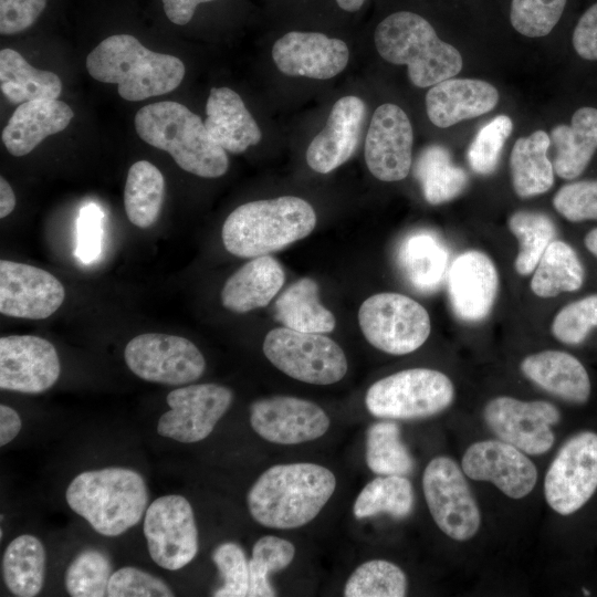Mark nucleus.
<instances>
[{
  "label": "nucleus",
  "instance_id": "nucleus-1",
  "mask_svg": "<svg viewBox=\"0 0 597 597\" xmlns=\"http://www.w3.org/2000/svg\"><path fill=\"white\" fill-rule=\"evenodd\" d=\"M335 488L334 473L320 464H276L253 483L247 502L259 524L270 528H297L318 515Z\"/></svg>",
  "mask_w": 597,
  "mask_h": 597
},
{
  "label": "nucleus",
  "instance_id": "nucleus-2",
  "mask_svg": "<svg viewBox=\"0 0 597 597\" xmlns=\"http://www.w3.org/2000/svg\"><path fill=\"white\" fill-rule=\"evenodd\" d=\"M90 75L103 83L117 84L126 101H143L177 88L185 76L180 59L153 52L129 34L104 39L86 57Z\"/></svg>",
  "mask_w": 597,
  "mask_h": 597
},
{
  "label": "nucleus",
  "instance_id": "nucleus-3",
  "mask_svg": "<svg viewBox=\"0 0 597 597\" xmlns=\"http://www.w3.org/2000/svg\"><path fill=\"white\" fill-rule=\"evenodd\" d=\"M315 226L316 213L302 198L283 196L250 201L227 217L222 242L231 254L253 259L304 239Z\"/></svg>",
  "mask_w": 597,
  "mask_h": 597
},
{
  "label": "nucleus",
  "instance_id": "nucleus-4",
  "mask_svg": "<svg viewBox=\"0 0 597 597\" xmlns=\"http://www.w3.org/2000/svg\"><path fill=\"white\" fill-rule=\"evenodd\" d=\"M135 129L145 143L169 153L187 172L218 178L228 170L226 150L211 138L205 122L178 102H157L139 108Z\"/></svg>",
  "mask_w": 597,
  "mask_h": 597
},
{
  "label": "nucleus",
  "instance_id": "nucleus-5",
  "mask_svg": "<svg viewBox=\"0 0 597 597\" xmlns=\"http://www.w3.org/2000/svg\"><path fill=\"white\" fill-rule=\"evenodd\" d=\"M65 499L97 533L114 537L140 521L148 491L135 470L105 468L77 474L69 484Z\"/></svg>",
  "mask_w": 597,
  "mask_h": 597
},
{
  "label": "nucleus",
  "instance_id": "nucleus-6",
  "mask_svg": "<svg viewBox=\"0 0 597 597\" xmlns=\"http://www.w3.org/2000/svg\"><path fill=\"white\" fill-rule=\"evenodd\" d=\"M374 41L384 60L408 66L409 80L417 87L433 86L462 69L459 51L440 40L432 25L415 12L386 17L377 25Z\"/></svg>",
  "mask_w": 597,
  "mask_h": 597
},
{
  "label": "nucleus",
  "instance_id": "nucleus-7",
  "mask_svg": "<svg viewBox=\"0 0 597 597\" xmlns=\"http://www.w3.org/2000/svg\"><path fill=\"white\" fill-rule=\"evenodd\" d=\"M454 387L443 373L429 368L400 370L374 383L365 404L375 417L384 419H420L448 408Z\"/></svg>",
  "mask_w": 597,
  "mask_h": 597
},
{
  "label": "nucleus",
  "instance_id": "nucleus-8",
  "mask_svg": "<svg viewBox=\"0 0 597 597\" xmlns=\"http://www.w3.org/2000/svg\"><path fill=\"white\" fill-rule=\"evenodd\" d=\"M265 357L285 375L313 385H332L344 378L347 358L339 345L318 333L289 327L270 331L263 342Z\"/></svg>",
  "mask_w": 597,
  "mask_h": 597
},
{
  "label": "nucleus",
  "instance_id": "nucleus-9",
  "mask_svg": "<svg viewBox=\"0 0 597 597\" xmlns=\"http://www.w3.org/2000/svg\"><path fill=\"white\" fill-rule=\"evenodd\" d=\"M358 323L370 345L391 355L417 350L431 332L427 310L413 298L394 292L366 298L358 311Z\"/></svg>",
  "mask_w": 597,
  "mask_h": 597
},
{
  "label": "nucleus",
  "instance_id": "nucleus-10",
  "mask_svg": "<svg viewBox=\"0 0 597 597\" xmlns=\"http://www.w3.org/2000/svg\"><path fill=\"white\" fill-rule=\"evenodd\" d=\"M422 489L430 514L446 535L467 541L476 534L480 511L462 470L451 458L430 460L423 472Z\"/></svg>",
  "mask_w": 597,
  "mask_h": 597
},
{
  "label": "nucleus",
  "instance_id": "nucleus-11",
  "mask_svg": "<svg viewBox=\"0 0 597 597\" xmlns=\"http://www.w3.org/2000/svg\"><path fill=\"white\" fill-rule=\"evenodd\" d=\"M124 356L139 378L171 386L197 380L206 368L205 357L192 342L163 333L135 336L127 343Z\"/></svg>",
  "mask_w": 597,
  "mask_h": 597
},
{
  "label": "nucleus",
  "instance_id": "nucleus-12",
  "mask_svg": "<svg viewBox=\"0 0 597 597\" xmlns=\"http://www.w3.org/2000/svg\"><path fill=\"white\" fill-rule=\"evenodd\" d=\"M597 489V433L579 432L569 438L551 463L544 493L558 514L578 511Z\"/></svg>",
  "mask_w": 597,
  "mask_h": 597
},
{
  "label": "nucleus",
  "instance_id": "nucleus-13",
  "mask_svg": "<svg viewBox=\"0 0 597 597\" xmlns=\"http://www.w3.org/2000/svg\"><path fill=\"white\" fill-rule=\"evenodd\" d=\"M144 535L151 559L165 569H180L198 553V530L191 504L178 494L160 496L149 504Z\"/></svg>",
  "mask_w": 597,
  "mask_h": 597
},
{
  "label": "nucleus",
  "instance_id": "nucleus-14",
  "mask_svg": "<svg viewBox=\"0 0 597 597\" xmlns=\"http://www.w3.org/2000/svg\"><path fill=\"white\" fill-rule=\"evenodd\" d=\"M233 392L218 384H197L171 390L166 401L170 409L157 423V432L182 443L206 439L227 412Z\"/></svg>",
  "mask_w": 597,
  "mask_h": 597
},
{
  "label": "nucleus",
  "instance_id": "nucleus-15",
  "mask_svg": "<svg viewBox=\"0 0 597 597\" xmlns=\"http://www.w3.org/2000/svg\"><path fill=\"white\" fill-rule=\"evenodd\" d=\"M559 419L558 409L543 400L523 401L501 396L484 408V420L500 440L533 455L553 447L555 437L551 426Z\"/></svg>",
  "mask_w": 597,
  "mask_h": 597
},
{
  "label": "nucleus",
  "instance_id": "nucleus-16",
  "mask_svg": "<svg viewBox=\"0 0 597 597\" xmlns=\"http://www.w3.org/2000/svg\"><path fill=\"white\" fill-rule=\"evenodd\" d=\"M252 429L276 444H298L316 440L329 428L327 413L317 404L292 396L255 400L250 407Z\"/></svg>",
  "mask_w": 597,
  "mask_h": 597
},
{
  "label": "nucleus",
  "instance_id": "nucleus-17",
  "mask_svg": "<svg viewBox=\"0 0 597 597\" xmlns=\"http://www.w3.org/2000/svg\"><path fill=\"white\" fill-rule=\"evenodd\" d=\"M61 371L52 343L35 335H9L0 338V388L24 394L50 389Z\"/></svg>",
  "mask_w": 597,
  "mask_h": 597
},
{
  "label": "nucleus",
  "instance_id": "nucleus-18",
  "mask_svg": "<svg viewBox=\"0 0 597 597\" xmlns=\"http://www.w3.org/2000/svg\"><path fill=\"white\" fill-rule=\"evenodd\" d=\"M64 298V286L50 272L25 263L0 261L1 314L43 320L56 312Z\"/></svg>",
  "mask_w": 597,
  "mask_h": 597
},
{
  "label": "nucleus",
  "instance_id": "nucleus-19",
  "mask_svg": "<svg viewBox=\"0 0 597 597\" xmlns=\"http://www.w3.org/2000/svg\"><path fill=\"white\" fill-rule=\"evenodd\" d=\"M413 133L407 114L385 103L373 114L365 140V161L374 177L399 181L411 168Z\"/></svg>",
  "mask_w": 597,
  "mask_h": 597
},
{
  "label": "nucleus",
  "instance_id": "nucleus-20",
  "mask_svg": "<svg viewBox=\"0 0 597 597\" xmlns=\"http://www.w3.org/2000/svg\"><path fill=\"white\" fill-rule=\"evenodd\" d=\"M465 475L489 481L512 499L526 496L535 486L537 470L523 451L503 440L471 444L461 461Z\"/></svg>",
  "mask_w": 597,
  "mask_h": 597
},
{
  "label": "nucleus",
  "instance_id": "nucleus-21",
  "mask_svg": "<svg viewBox=\"0 0 597 597\" xmlns=\"http://www.w3.org/2000/svg\"><path fill=\"white\" fill-rule=\"evenodd\" d=\"M448 296L454 315L476 323L489 316L496 300L499 274L491 258L479 250L459 254L448 270Z\"/></svg>",
  "mask_w": 597,
  "mask_h": 597
},
{
  "label": "nucleus",
  "instance_id": "nucleus-22",
  "mask_svg": "<svg viewBox=\"0 0 597 597\" xmlns=\"http://www.w3.org/2000/svg\"><path fill=\"white\" fill-rule=\"evenodd\" d=\"M272 57L286 75L327 80L346 67L349 51L339 39L320 32L291 31L276 40Z\"/></svg>",
  "mask_w": 597,
  "mask_h": 597
},
{
  "label": "nucleus",
  "instance_id": "nucleus-23",
  "mask_svg": "<svg viewBox=\"0 0 597 597\" xmlns=\"http://www.w3.org/2000/svg\"><path fill=\"white\" fill-rule=\"evenodd\" d=\"M365 112V103L354 95L334 104L325 127L306 150L307 165L314 171L328 174L352 157L360 138Z\"/></svg>",
  "mask_w": 597,
  "mask_h": 597
},
{
  "label": "nucleus",
  "instance_id": "nucleus-24",
  "mask_svg": "<svg viewBox=\"0 0 597 597\" xmlns=\"http://www.w3.org/2000/svg\"><path fill=\"white\" fill-rule=\"evenodd\" d=\"M498 101V90L485 81L448 78L428 91L426 109L433 125L446 128L489 113Z\"/></svg>",
  "mask_w": 597,
  "mask_h": 597
},
{
  "label": "nucleus",
  "instance_id": "nucleus-25",
  "mask_svg": "<svg viewBox=\"0 0 597 597\" xmlns=\"http://www.w3.org/2000/svg\"><path fill=\"white\" fill-rule=\"evenodd\" d=\"M74 113L60 100H36L20 104L2 130V143L17 157L31 153L45 137L67 127Z\"/></svg>",
  "mask_w": 597,
  "mask_h": 597
},
{
  "label": "nucleus",
  "instance_id": "nucleus-26",
  "mask_svg": "<svg viewBox=\"0 0 597 597\" xmlns=\"http://www.w3.org/2000/svg\"><path fill=\"white\" fill-rule=\"evenodd\" d=\"M205 126L211 138L232 154L258 144L261 130L240 95L229 87H212L206 104Z\"/></svg>",
  "mask_w": 597,
  "mask_h": 597
},
{
  "label": "nucleus",
  "instance_id": "nucleus-27",
  "mask_svg": "<svg viewBox=\"0 0 597 597\" xmlns=\"http://www.w3.org/2000/svg\"><path fill=\"white\" fill-rule=\"evenodd\" d=\"M525 377L549 394L573 402L585 404L591 390L584 365L562 350H543L525 357L521 363Z\"/></svg>",
  "mask_w": 597,
  "mask_h": 597
},
{
  "label": "nucleus",
  "instance_id": "nucleus-28",
  "mask_svg": "<svg viewBox=\"0 0 597 597\" xmlns=\"http://www.w3.org/2000/svg\"><path fill=\"white\" fill-rule=\"evenodd\" d=\"M285 273L271 255L253 258L226 281L221 291L222 305L234 313H247L266 306L280 292Z\"/></svg>",
  "mask_w": 597,
  "mask_h": 597
},
{
  "label": "nucleus",
  "instance_id": "nucleus-29",
  "mask_svg": "<svg viewBox=\"0 0 597 597\" xmlns=\"http://www.w3.org/2000/svg\"><path fill=\"white\" fill-rule=\"evenodd\" d=\"M555 147L553 167L563 179L577 178L597 149V108H578L570 125H557L551 132Z\"/></svg>",
  "mask_w": 597,
  "mask_h": 597
},
{
  "label": "nucleus",
  "instance_id": "nucleus-30",
  "mask_svg": "<svg viewBox=\"0 0 597 597\" xmlns=\"http://www.w3.org/2000/svg\"><path fill=\"white\" fill-rule=\"evenodd\" d=\"M317 283L302 277L286 287L274 304L275 320L294 331L325 334L334 331L333 313L322 305Z\"/></svg>",
  "mask_w": 597,
  "mask_h": 597
},
{
  "label": "nucleus",
  "instance_id": "nucleus-31",
  "mask_svg": "<svg viewBox=\"0 0 597 597\" xmlns=\"http://www.w3.org/2000/svg\"><path fill=\"white\" fill-rule=\"evenodd\" d=\"M551 138L536 130L519 138L511 151L512 185L520 198H530L548 191L554 184V167L547 157Z\"/></svg>",
  "mask_w": 597,
  "mask_h": 597
},
{
  "label": "nucleus",
  "instance_id": "nucleus-32",
  "mask_svg": "<svg viewBox=\"0 0 597 597\" xmlns=\"http://www.w3.org/2000/svg\"><path fill=\"white\" fill-rule=\"evenodd\" d=\"M0 88L13 104L36 100H56L62 92L57 74L38 70L12 49L0 51Z\"/></svg>",
  "mask_w": 597,
  "mask_h": 597
},
{
  "label": "nucleus",
  "instance_id": "nucleus-33",
  "mask_svg": "<svg viewBox=\"0 0 597 597\" xmlns=\"http://www.w3.org/2000/svg\"><path fill=\"white\" fill-rule=\"evenodd\" d=\"M46 554L42 542L29 534L12 540L2 556L7 588L18 597L36 596L43 586Z\"/></svg>",
  "mask_w": 597,
  "mask_h": 597
},
{
  "label": "nucleus",
  "instance_id": "nucleus-34",
  "mask_svg": "<svg viewBox=\"0 0 597 597\" xmlns=\"http://www.w3.org/2000/svg\"><path fill=\"white\" fill-rule=\"evenodd\" d=\"M585 270L576 251L565 241L553 240L543 253L531 280L532 292L543 298L578 291Z\"/></svg>",
  "mask_w": 597,
  "mask_h": 597
},
{
  "label": "nucleus",
  "instance_id": "nucleus-35",
  "mask_svg": "<svg viewBox=\"0 0 597 597\" xmlns=\"http://www.w3.org/2000/svg\"><path fill=\"white\" fill-rule=\"evenodd\" d=\"M448 250L439 238L427 232L409 235L399 250V262L409 282L430 292L439 286L447 270Z\"/></svg>",
  "mask_w": 597,
  "mask_h": 597
},
{
  "label": "nucleus",
  "instance_id": "nucleus-36",
  "mask_svg": "<svg viewBox=\"0 0 597 597\" xmlns=\"http://www.w3.org/2000/svg\"><path fill=\"white\" fill-rule=\"evenodd\" d=\"M164 195V176L155 165L139 160L130 166L125 184L124 206L134 226L146 229L156 222Z\"/></svg>",
  "mask_w": 597,
  "mask_h": 597
},
{
  "label": "nucleus",
  "instance_id": "nucleus-37",
  "mask_svg": "<svg viewBox=\"0 0 597 597\" xmlns=\"http://www.w3.org/2000/svg\"><path fill=\"white\" fill-rule=\"evenodd\" d=\"M415 175L430 205H441L457 198L467 188L469 180L467 172L452 163L449 151L437 145L420 154Z\"/></svg>",
  "mask_w": 597,
  "mask_h": 597
},
{
  "label": "nucleus",
  "instance_id": "nucleus-38",
  "mask_svg": "<svg viewBox=\"0 0 597 597\" xmlns=\"http://www.w3.org/2000/svg\"><path fill=\"white\" fill-rule=\"evenodd\" d=\"M415 504L411 482L404 475H381L368 482L359 492L353 513L356 519L380 513L396 519L408 516Z\"/></svg>",
  "mask_w": 597,
  "mask_h": 597
},
{
  "label": "nucleus",
  "instance_id": "nucleus-39",
  "mask_svg": "<svg viewBox=\"0 0 597 597\" xmlns=\"http://www.w3.org/2000/svg\"><path fill=\"white\" fill-rule=\"evenodd\" d=\"M366 463L378 475H408L415 462L394 421L371 425L366 437Z\"/></svg>",
  "mask_w": 597,
  "mask_h": 597
},
{
  "label": "nucleus",
  "instance_id": "nucleus-40",
  "mask_svg": "<svg viewBox=\"0 0 597 597\" xmlns=\"http://www.w3.org/2000/svg\"><path fill=\"white\" fill-rule=\"evenodd\" d=\"M507 223L510 231L519 241L514 269L520 275H530L548 244L555 240L556 227L547 214L524 210L514 212Z\"/></svg>",
  "mask_w": 597,
  "mask_h": 597
},
{
  "label": "nucleus",
  "instance_id": "nucleus-41",
  "mask_svg": "<svg viewBox=\"0 0 597 597\" xmlns=\"http://www.w3.org/2000/svg\"><path fill=\"white\" fill-rule=\"evenodd\" d=\"M295 556L294 545L282 537L265 535L259 538L249 559L250 597H274L276 591L270 583V575L286 568Z\"/></svg>",
  "mask_w": 597,
  "mask_h": 597
},
{
  "label": "nucleus",
  "instance_id": "nucleus-42",
  "mask_svg": "<svg viewBox=\"0 0 597 597\" xmlns=\"http://www.w3.org/2000/svg\"><path fill=\"white\" fill-rule=\"evenodd\" d=\"M407 591V577L396 564L371 559L359 565L348 577L346 597H402Z\"/></svg>",
  "mask_w": 597,
  "mask_h": 597
},
{
  "label": "nucleus",
  "instance_id": "nucleus-43",
  "mask_svg": "<svg viewBox=\"0 0 597 597\" xmlns=\"http://www.w3.org/2000/svg\"><path fill=\"white\" fill-rule=\"evenodd\" d=\"M109 558L101 551L87 548L80 552L65 570V588L72 597L107 596L112 576Z\"/></svg>",
  "mask_w": 597,
  "mask_h": 597
},
{
  "label": "nucleus",
  "instance_id": "nucleus-44",
  "mask_svg": "<svg viewBox=\"0 0 597 597\" xmlns=\"http://www.w3.org/2000/svg\"><path fill=\"white\" fill-rule=\"evenodd\" d=\"M512 129V119L499 115L478 132L467 153L468 163L474 172L484 176L496 169L501 150Z\"/></svg>",
  "mask_w": 597,
  "mask_h": 597
},
{
  "label": "nucleus",
  "instance_id": "nucleus-45",
  "mask_svg": "<svg viewBox=\"0 0 597 597\" xmlns=\"http://www.w3.org/2000/svg\"><path fill=\"white\" fill-rule=\"evenodd\" d=\"M566 0H512L513 28L528 38L547 35L559 21Z\"/></svg>",
  "mask_w": 597,
  "mask_h": 597
},
{
  "label": "nucleus",
  "instance_id": "nucleus-46",
  "mask_svg": "<svg viewBox=\"0 0 597 597\" xmlns=\"http://www.w3.org/2000/svg\"><path fill=\"white\" fill-rule=\"evenodd\" d=\"M597 327V294H590L562 307L554 316L553 336L566 345H579Z\"/></svg>",
  "mask_w": 597,
  "mask_h": 597
},
{
  "label": "nucleus",
  "instance_id": "nucleus-47",
  "mask_svg": "<svg viewBox=\"0 0 597 597\" xmlns=\"http://www.w3.org/2000/svg\"><path fill=\"white\" fill-rule=\"evenodd\" d=\"M223 585L218 588L216 597H245L250 586L249 561L242 547L234 542H223L212 554Z\"/></svg>",
  "mask_w": 597,
  "mask_h": 597
},
{
  "label": "nucleus",
  "instance_id": "nucleus-48",
  "mask_svg": "<svg viewBox=\"0 0 597 597\" xmlns=\"http://www.w3.org/2000/svg\"><path fill=\"white\" fill-rule=\"evenodd\" d=\"M553 206L570 222L597 220V179L564 185L555 193Z\"/></svg>",
  "mask_w": 597,
  "mask_h": 597
},
{
  "label": "nucleus",
  "instance_id": "nucleus-49",
  "mask_svg": "<svg viewBox=\"0 0 597 597\" xmlns=\"http://www.w3.org/2000/svg\"><path fill=\"white\" fill-rule=\"evenodd\" d=\"M109 597H170L169 586L160 578L133 566L114 572L107 586Z\"/></svg>",
  "mask_w": 597,
  "mask_h": 597
},
{
  "label": "nucleus",
  "instance_id": "nucleus-50",
  "mask_svg": "<svg viewBox=\"0 0 597 597\" xmlns=\"http://www.w3.org/2000/svg\"><path fill=\"white\" fill-rule=\"evenodd\" d=\"M103 212L95 203L84 206L76 222L75 255L83 263L95 261L102 251Z\"/></svg>",
  "mask_w": 597,
  "mask_h": 597
},
{
  "label": "nucleus",
  "instance_id": "nucleus-51",
  "mask_svg": "<svg viewBox=\"0 0 597 597\" xmlns=\"http://www.w3.org/2000/svg\"><path fill=\"white\" fill-rule=\"evenodd\" d=\"M46 6V0H0V33L11 35L31 27Z\"/></svg>",
  "mask_w": 597,
  "mask_h": 597
},
{
  "label": "nucleus",
  "instance_id": "nucleus-52",
  "mask_svg": "<svg viewBox=\"0 0 597 597\" xmlns=\"http://www.w3.org/2000/svg\"><path fill=\"white\" fill-rule=\"evenodd\" d=\"M573 46L580 57L597 60V2L579 18L573 32Z\"/></svg>",
  "mask_w": 597,
  "mask_h": 597
},
{
  "label": "nucleus",
  "instance_id": "nucleus-53",
  "mask_svg": "<svg viewBox=\"0 0 597 597\" xmlns=\"http://www.w3.org/2000/svg\"><path fill=\"white\" fill-rule=\"evenodd\" d=\"M213 0H161L167 18L177 25H185L192 19L198 4Z\"/></svg>",
  "mask_w": 597,
  "mask_h": 597
},
{
  "label": "nucleus",
  "instance_id": "nucleus-54",
  "mask_svg": "<svg viewBox=\"0 0 597 597\" xmlns=\"http://www.w3.org/2000/svg\"><path fill=\"white\" fill-rule=\"evenodd\" d=\"M22 422L19 413L7 405L0 406V446L12 441L20 432Z\"/></svg>",
  "mask_w": 597,
  "mask_h": 597
},
{
  "label": "nucleus",
  "instance_id": "nucleus-55",
  "mask_svg": "<svg viewBox=\"0 0 597 597\" xmlns=\"http://www.w3.org/2000/svg\"><path fill=\"white\" fill-rule=\"evenodd\" d=\"M15 207V196L8 181L0 178V218H4L12 212Z\"/></svg>",
  "mask_w": 597,
  "mask_h": 597
},
{
  "label": "nucleus",
  "instance_id": "nucleus-56",
  "mask_svg": "<svg viewBox=\"0 0 597 597\" xmlns=\"http://www.w3.org/2000/svg\"><path fill=\"white\" fill-rule=\"evenodd\" d=\"M586 249L597 258V228L590 230L584 238Z\"/></svg>",
  "mask_w": 597,
  "mask_h": 597
},
{
  "label": "nucleus",
  "instance_id": "nucleus-57",
  "mask_svg": "<svg viewBox=\"0 0 597 597\" xmlns=\"http://www.w3.org/2000/svg\"><path fill=\"white\" fill-rule=\"evenodd\" d=\"M338 7L347 12L359 10L366 0H335Z\"/></svg>",
  "mask_w": 597,
  "mask_h": 597
},
{
  "label": "nucleus",
  "instance_id": "nucleus-58",
  "mask_svg": "<svg viewBox=\"0 0 597 597\" xmlns=\"http://www.w3.org/2000/svg\"><path fill=\"white\" fill-rule=\"evenodd\" d=\"M583 591H584V594H585L586 596L589 595V591H588L587 589L583 588Z\"/></svg>",
  "mask_w": 597,
  "mask_h": 597
}]
</instances>
